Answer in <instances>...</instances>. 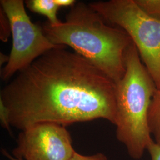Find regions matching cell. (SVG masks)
<instances>
[{"instance_id":"1","label":"cell","mask_w":160,"mask_h":160,"mask_svg":"<svg viewBox=\"0 0 160 160\" xmlns=\"http://www.w3.org/2000/svg\"><path fill=\"white\" fill-rule=\"evenodd\" d=\"M10 125L67 126L103 119L116 123V85L94 65L61 46L37 58L1 91Z\"/></svg>"},{"instance_id":"2","label":"cell","mask_w":160,"mask_h":160,"mask_svg":"<svg viewBox=\"0 0 160 160\" xmlns=\"http://www.w3.org/2000/svg\"><path fill=\"white\" fill-rule=\"evenodd\" d=\"M105 21L88 4L79 2L71 7L65 22L52 25L47 21L41 26L52 43L71 47L116 83L125 73V55L132 40L123 29Z\"/></svg>"},{"instance_id":"3","label":"cell","mask_w":160,"mask_h":160,"mask_svg":"<svg viewBox=\"0 0 160 160\" xmlns=\"http://www.w3.org/2000/svg\"><path fill=\"white\" fill-rule=\"evenodd\" d=\"M126 71L116 85V136L129 155L140 160L153 139L148 112L157 87L132 42L125 55Z\"/></svg>"},{"instance_id":"4","label":"cell","mask_w":160,"mask_h":160,"mask_svg":"<svg viewBox=\"0 0 160 160\" xmlns=\"http://www.w3.org/2000/svg\"><path fill=\"white\" fill-rule=\"evenodd\" d=\"M88 5L131 37L155 86L160 88V20L147 14L135 0L97 1Z\"/></svg>"},{"instance_id":"5","label":"cell","mask_w":160,"mask_h":160,"mask_svg":"<svg viewBox=\"0 0 160 160\" xmlns=\"http://www.w3.org/2000/svg\"><path fill=\"white\" fill-rule=\"evenodd\" d=\"M0 4L10 21L12 37L9 61L1 71L3 81L9 80L47 52L65 46L52 43L42 26L32 22L23 0H1Z\"/></svg>"},{"instance_id":"6","label":"cell","mask_w":160,"mask_h":160,"mask_svg":"<svg viewBox=\"0 0 160 160\" xmlns=\"http://www.w3.org/2000/svg\"><path fill=\"white\" fill-rule=\"evenodd\" d=\"M75 151L65 126L46 122L22 131L12 154L23 160H69Z\"/></svg>"},{"instance_id":"7","label":"cell","mask_w":160,"mask_h":160,"mask_svg":"<svg viewBox=\"0 0 160 160\" xmlns=\"http://www.w3.org/2000/svg\"><path fill=\"white\" fill-rule=\"evenodd\" d=\"M25 4L31 12L43 15L48 18V22L52 25L61 23L58 18L57 12L60 8L54 0H28Z\"/></svg>"},{"instance_id":"8","label":"cell","mask_w":160,"mask_h":160,"mask_svg":"<svg viewBox=\"0 0 160 160\" xmlns=\"http://www.w3.org/2000/svg\"><path fill=\"white\" fill-rule=\"evenodd\" d=\"M148 126L155 142L160 144V88H157L148 112Z\"/></svg>"},{"instance_id":"9","label":"cell","mask_w":160,"mask_h":160,"mask_svg":"<svg viewBox=\"0 0 160 160\" xmlns=\"http://www.w3.org/2000/svg\"><path fill=\"white\" fill-rule=\"evenodd\" d=\"M135 1L147 14L160 20V0H135Z\"/></svg>"},{"instance_id":"10","label":"cell","mask_w":160,"mask_h":160,"mask_svg":"<svg viewBox=\"0 0 160 160\" xmlns=\"http://www.w3.org/2000/svg\"><path fill=\"white\" fill-rule=\"evenodd\" d=\"M0 38L1 40L4 42L8 41L10 33H12L11 26L10 21L4 12L1 8L0 12Z\"/></svg>"},{"instance_id":"11","label":"cell","mask_w":160,"mask_h":160,"mask_svg":"<svg viewBox=\"0 0 160 160\" xmlns=\"http://www.w3.org/2000/svg\"><path fill=\"white\" fill-rule=\"evenodd\" d=\"M69 160H108V158L106 155L102 152L91 155H84L75 151L73 155Z\"/></svg>"},{"instance_id":"12","label":"cell","mask_w":160,"mask_h":160,"mask_svg":"<svg viewBox=\"0 0 160 160\" xmlns=\"http://www.w3.org/2000/svg\"><path fill=\"white\" fill-rule=\"evenodd\" d=\"M0 120L1 126L4 128L6 129L10 133L11 131V125L9 121L8 113L6 109L5 105L2 103V101L0 100Z\"/></svg>"},{"instance_id":"13","label":"cell","mask_w":160,"mask_h":160,"mask_svg":"<svg viewBox=\"0 0 160 160\" xmlns=\"http://www.w3.org/2000/svg\"><path fill=\"white\" fill-rule=\"evenodd\" d=\"M147 150L151 160H160V144L155 142L154 139L149 143Z\"/></svg>"},{"instance_id":"14","label":"cell","mask_w":160,"mask_h":160,"mask_svg":"<svg viewBox=\"0 0 160 160\" xmlns=\"http://www.w3.org/2000/svg\"><path fill=\"white\" fill-rule=\"evenodd\" d=\"M55 2L59 7H72L76 3L74 0H54Z\"/></svg>"},{"instance_id":"15","label":"cell","mask_w":160,"mask_h":160,"mask_svg":"<svg viewBox=\"0 0 160 160\" xmlns=\"http://www.w3.org/2000/svg\"><path fill=\"white\" fill-rule=\"evenodd\" d=\"M9 58H10L9 56H7L4 53H1V54H0V65H1V66L4 63H6V64L8 63V62L9 61Z\"/></svg>"},{"instance_id":"16","label":"cell","mask_w":160,"mask_h":160,"mask_svg":"<svg viewBox=\"0 0 160 160\" xmlns=\"http://www.w3.org/2000/svg\"><path fill=\"white\" fill-rule=\"evenodd\" d=\"M2 152L3 154L5 156H6L7 158H8L10 160H21V159H18V158H15V157H12L11 155L9 154L4 149H3V150L2 151Z\"/></svg>"}]
</instances>
